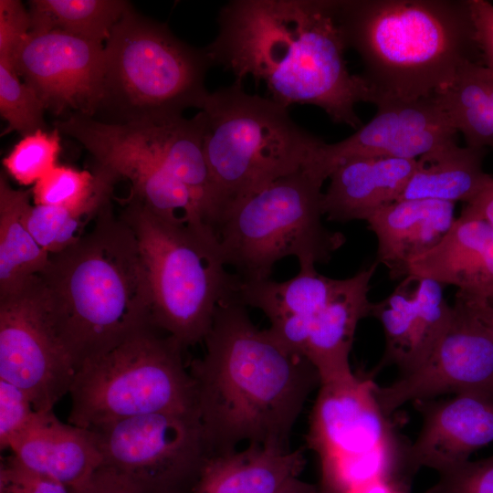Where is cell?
I'll return each instance as SVG.
<instances>
[{"label":"cell","mask_w":493,"mask_h":493,"mask_svg":"<svg viewBox=\"0 0 493 493\" xmlns=\"http://www.w3.org/2000/svg\"><path fill=\"white\" fill-rule=\"evenodd\" d=\"M102 467L123 477L142 493H183L194 488L209 458L197 414L156 413L88 429Z\"/></svg>","instance_id":"obj_11"},{"label":"cell","mask_w":493,"mask_h":493,"mask_svg":"<svg viewBox=\"0 0 493 493\" xmlns=\"http://www.w3.org/2000/svg\"><path fill=\"white\" fill-rule=\"evenodd\" d=\"M121 217L137 240L153 325L184 348L204 341L219 304L237 293L215 234L165 220L128 198Z\"/></svg>","instance_id":"obj_5"},{"label":"cell","mask_w":493,"mask_h":493,"mask_svg":"<svg viewBox=\"0 0 493 493\" xmlns=\"http://www.w3.org/2000/svg\"><path fill=\"white\" fill-rule=\"evenodd\" d=\"M424 493H493V456L467 460L439 473L437 481Z\"/></svg>","instance_id":"obj_33"},{"label":"cell","mask_w":493,"mask_h":493,"mask_svg":"<svg viewBox=\"0 0 493 493\" xmlns=\"http://www.w3.org/2000/svg\"><path fill=\"white\" fill-rule=\"evenodd\" d=\"M488 71L481 62H468L452 84L436 95L466 145L493 149V101L488 90Z\"/></svg>","instance_id":"obj_28"},{"label":"cell","mask_w":493,"mask_h":493,"mask_svg":"<svg viewBox=\"0 0 493 493\" xmlns=\"http://www.w3.org/2000/svg\"><path fill=\"white\" fill-rule=\"evenodd\" d=\"M100 121L131 123L201 110L209 93L205 48L178 39L164 24L130 8L114 26L104 47Z\"/></svg>","instance_id":"obj_7"},{"label":"cell","mask_w":493,"mask_h":493,"mask_svg":"<svg viewBox=\"0 0 493 493\" xmlns=\"http://www.w3.org/2000/svg\"><path fill=\"white\" fill-rule=\"evenodd\" d=\"M28 6L29 32L56 30L99 44L131 8L123 0H32Z\"/></svg>","instance_id":"obj_27"},{"label":"cell","mask_w":493,"mask_h":493,"mask_svg":"<svg viewBox=\"0 0 493 493\" xmlns=\"http://www.w3.org/2000/svg\"><path fill=\"white\" fill-rule=\"evenodd\" d=\"M338 283L339 279L318 273L315 267H299V273L286 281H239L237 296L246 307L260 309L269 321L295 315L311 322L329 302Z\"/></svg>","instance_id":"obj_26"},{"label":"cell","mask_w":493,"mask_h":493,"mask_svg":"<svg viewBox=\"0 0 493 493\" xmlns=\"http://www.w3.org/2000/svg\"><path fill=\"white\" fill-rule=\"evenodd\" d=\"M184 349L173 337L152 326L86 362L68 393V423L91 429L150 414H197Z\"/></svg>","instance_id":"obj_9"},{"label":"cell","mask_w":493,"mask_h":493,"mask_svg":"<svg viewBox=\"0 0 493 493\" xmlns=\"http://www.w3.org/2000/svg\"><path fill=\"white\" fill-rule=\"evenodd\" d=\"M24 467L78 489L102 467V456L90 432L59 421L53 410L37 411L10 444Z\"/></svg>","instance_id":"obj_18"},{"label":"cell","mask_w":493,"mask_h":493,"mask_svg":"<svg viewBox=\"0 0 493 493\" xmlns=\"http://www.w3.org/2000/svg\"><path fill=\"white\" fill-rule=\"evenodd\" d=\"M333 9L376 107L436 95L462 66L482 63L469 0H333Z\"/></svg>","instance_id":"obj_3"},{"label":"cell","mask_w":493,"mask_h":493,"mask_svg":"<svg viewBox=\"0 0 493 493\" xmlns=\"http://www.w3.org/2000/svg\"><path fill=\"white\" fill-rule=\"evenodd\" d=\"M38 278L77 371L154 326L137 240L110 202L77 243L50 255Z\"/></svg>","instance_id":"obj_4"},{"label":"cell","mask_w":493,"mask_h":493,"mask_svg":"<svg viewBox=\"0 0 493 493\" xmlns=\"http://www.w3.org/2000/svg\"><path fill=\"white\" fill-rule=\"evenodd\" d=\"M14 68L46 110L96 115L103 93L102 44L56 30L29 32Z\"/></svg>","instance_id":"obj_14"},{"label":"cell","mask_w":493,"mask_h":493,"mask_svg":"<svg viewBox=\"0 0 493 493\" xmlns=\"http://www.w3.org/2000/svg\"><path fill=\"white\" fill-rule=\"evenodd\" d=\"M456 297L459 298L468 307L472 313L486 327L493 339V303L482 298L466 297L457 292L456 293Z\"/></svg>","instance_id":"obj_40"},{"label":"cell","mask_w":493,"mask_h":493,"mask_svg":"<svg viewBox=\"0 0 493 493\" xmlns=\"http://www.w3.org/2000/svg\"><path fill=\"white\" fill-rule=\"evenodd\" d=\"M217 23V36L205 48L236 81L252 77L287 108L309 104L336 123L363 125L355 106L372 103V95L347 68L333 0H233Z\"/></svg>","instance_id":"obj_2"},{"label":"cell","mask_w":493,"mask_h":493,"mask_svg":"<svg viewBox=\"0 0 493 493\" xmlns=\"http://www.w3.org/2000/svg\"><path fill=\"white\" fill-rule=\"evenodd\" d=\"M320 493H323L321 490H320Z\"/></svg>","instance_id":"obj_43"},{"label":"cell","mask_w":493,"mask_h":493,"mask_svg":"<svg viewBox=\"0 0 493 493\" xmlns=\"http://www.w3.org/2000/svg\"><path fill=\"white\" fill-rule=\"evenodd\" d=\"M280 493H320V487L301 480H292Z\"/></svg>","instance_id":"obj_41"},{"label":"cell","mask_w":493,"mask_h":493,"mask_svg":"<svg viewBox=\"0 0 493 493\" xmlns=\"http://www.w3.org/2000/svg\"><path fill=\"white\" fill-rule=\"evenodd\" d=\"M77 369L55 327L37 276L0 296V379L24 390L36 410H53Z\"/></svg>","instance_id":"obj_12"},{"label":"cell","mask_w":493,"mask_h":493,"mask_svg":"<svg viewBox=\"0 0 493 493\" xmlns=\"http://www.w3.org/2000/svg\"><path fill=\"white\" fill-rule=\"evenodd\" d=\"M37 413L27 393L0 379V446L9 448L12 441L31 423Z\"/></svg>","instance_id":"obj_34"},{"label":"cell","mask_w":493,"mask_h":493,"mask_svg":"<svg viewBox=\"0 0 493 493\" xmlns=\"http://www.w3.org/2000/svg\"><path fill=\"white\" fill-rule=\"evenodd\" d=\"M28 192L11 187L0 174V296L12 292L42 273L49 261L47 253L26 228L23 213Z\"/></svg>","instance_id":"obj_25"},{"label":"cell","mask_w":493,"mask_h":493,"mask_svg":"<svg viewBox=\"0 0 493 493\" xmlns=\"http://www.w3.org/2000/svg\"><path fill=\"white\" fill-rule=\"evenodd\" d=\"M30 30L28 10L21 1H0V60L14 68L16 57Z\"/></svg>","instance_id":"obj_36"},{"label":"cell","mask_w":493,"mask_h":493,"mask_svg":"<svg viewBox=\"0 0 493 493\" xmlns=\"http://www.w3.org/2000/svg\"><path fill=\"white\" fill-rule=\"evenodd\" d=\"M453 314L443 286L407 275L383 299L373 302L372 317L382 324L384 352L379 367L395 365L401 374L421 365L447 330Z\"/></svg>","instance_id":"obj_16"},{"label":"cell","mask_w":493,"mask_h":493,"mask_svg":"<svg viewBox=\"0 0 493 493\" xmlns=\"http://www.w3.org/2000/svg\"><path fill=\"white\" fill-rule=\"evenodd\" d=\"M407 275L454 286L467 297L493 291V226L460 215L431 250L411 262Z\"/></svg>","instance_id":"obj_21"},{"label":"cell","mask_w":493,"mask_h":493,"mask_svg":"<svg viewBox=\"0 0 493 493\" xmlns=\"http://www.w3.org/2000/svg\"><path fill=\"white\" fill-rule=\"evenodd\" d=\"M45 107L35 90L20 80L16 69L0 60V112L7 131L26 136L46 130Z\"/></svg>","instance_id":"obj_32"},{"label":"cell","mask_w":493,"mask_h":493,"mask_svg":"<svg viewBox=\"0 0 493 493\" xmlns=\"http://www.w3.org/2000/svg\"><path fill=\"white\" fill-rule=\"evenodd\" d=\"M326 180L306 163L223 213L215 236L241 282L270 278L275 264L287 257H296L299 267L327 263L344 245L346 236L322 222Z\"/></svg>","instance_id":"obj_6"},{"label":"cell","mask_w":493,"mask_h":493,"mask_svg":"<svg viewBox=\"0 0 493 493\" xmlns=\"http://www.w3.org/2000/svg\"><path fill=\"white\" fill-rule=\"evenodd\" d=\"M455 205L433 199L397 200L366 221L377 240L376 262L387 268L391 279L405 278L411 262L441 241L456 218Z\"/></svg>","instance_id":"obj_20"},{"label":"cell","mask_w":493,"mask_h":493,"mask_svg":"<svg viewBox=\"0 0 493 493\" xmlns=\"http://www.w3.org/2000/svg\"><path fill=\"white\" fill-rule=\"evenodd\" d=\"M200 110L221 216L235 202L304 166L322 141L299 127L287 107L246 92L238 81L209 92Z\"/></svg>","instance_id":"obj_8"},{"label":"cell","mask_w":493,"mask_h":493,"mask_svg":"<svg viewBox=\"0 0 493 493\" xmlns=\"http://www.w3.org/2000/svg\"><path fill=\"white\" fill-rule=\"evenodd\" d=\"M481 60L493 74V3L469 0Z\"/></svg>","instance_id":"obj_37"},{"label":"cell","mask_w":493,"mask_h":493,"mask_svg":"<svg viewBox=\"0 0 493 493\" xmlns=\"http://www.w3.org/2000/svg\"><path fill=\"white\" fill-rule=\"evenodd\" d=\"M477 298H482V299H485L486 300L493 303V291L491 293H489L488 295H486L484 297H477Z\"/></svg>","instance_id":"obj_42"},{"label":"cell","mask_w":493,"mask_h":493,"mask_svg":"<svg viewBox=\"0 0 493 493\" xmlns=\"http://www.w3.org/2000/svg\"><path fill=\"white\" fill-rule=\"evenodd\" d=\"M320 386L307 437L320 460V488L349 493L375 480L396 488V446L376 384L353 373Z\"/></svg>","instance_id":"obj_10"},{"label":"cell","mask_w":493,"mask_h":493,"mask_svg":"<svg viewBox=\"0 0 493 493\" xmlns=\"http://www.w3.org/2000/svg\"><path fill=\"white\" fill-rule=\"evenodd\" d=\"M115 182L108 174L57 165L34 184V205L62 207L88 216H96L110 202Z\"/></svg>","instance_id":"obj_29"},{"label":"cell","mask_w":493,"mask_h":493,"mask_svg":"<svg viewBox=\"0 0 493 493\" xmlns=\"http://www.w3.org/2000/svg\"><path fill=\"white\" fill-rule=\"evenodd\" d=\"M486 150L459 146L454 142L423 154L416 159L414 173L398 200L470 203L493 177L484 170Z\"/></svg>","instance_id":"obj_24"},{"label":"cell","mask_w":493,"mask_h":493,"mask_svg":"<svg viewBox=\"0 0 493 493\" xmlns=\"http://www.w3.org/2000/svg\"><path fill=\"white\" fill-rule=\"evenodd\" d=\"M61 150L58 129L24 136L3 159L5 173L22 185L37 184L55 166Z\"/></svg>","instance_id":"obj_31"},{"label":"cell","mask_w":493,"mask_h":493,"mask_svg":"<svg viewBox=\"0 0 493 493\" xmlns=\"http://www.w3.org/2000/svg\"><path fill=\"white\" fill-rule=\"evenodd\" d=\"M204 341L188 371L209 457L244 442L290 451L292 428L320 385L314 366L258 329L237 294L219 304Z\"/></svg>","instance_id":"obj_1"},{"label":"cell","mask_w":493,"mask_h":493,"mask_svg":"<svg viewBox=\"0 0 493 493\" xmlns=\"http://www.w3.org/2000/svg\"><path fill=\"white\" fill-rule=\"evenodd\" d=\"M74 491L75 489L55 479L24 467L12 455L1 461L0 493H74Z\"/></svg>","instance_id":"obj_35"},{"label":"cell","mask_w":493,"mask_h":493,"mask_svg":"<svg viewBox=\"0 0 493 493\" xmlns=\"http://www.w3.org/2000/svg\"><path fill=\"white\" fill-rule=\"evenodd\" d=\"M424 408L421 431L404 456L407 476L422 467L439 474L493 442V391L454 394Z\"/></svg>","instance_id":"obj_17"},{"label":"cell","mask_w":493,"mask_h":493,"mask_svg":"<svg viewBox=\"0 0 493 493\" xmlns=\"http://www.w3.org/2000/svg\"><path fill=\"white\" fill-rule=\"evenodd\" d=\"M377 266L375 261L339 279L332 297L311 320L304 355L316 369L320 384L353 375L350 353L358 323L372 317L373 302L368 295Z\"/></svg>","instance_id":"obj_19"},{"label":"cell","mask_w":493,"mask_h":493,"mask_svg":"<svg viewBox=\"0 0 493 493\" xmlns=\"http://www.w3.org/2000/svg\"><path fill=\"white\" fill-rule=\"evenodd\" d=\"M305 465L301 449L281 452L250 444L209 457L192 493H280Z\"/></svg>","instance_id":"obj_23"},{"label":"cell","mask_w":493,"mask_h":493,"mask_svg":"<svg viewBox=\"0 0 493 493\" xmlns=\"http://www.w3.org/2000/svg\"><path fill=\"white\" fill-rule=\"evenodd\" d=\"M376 108L373 118L351 136L333 143L321 141L309 163L329 179L334 167L349 158L417 159L456 142L458 132L437 95Z\"/></svg>","instance_id":"obj_15"},{"label":"cell","mask_w":493,"mask_h":493,"mask_svg":"<svg viewBox=\"0 0 493 493\" xmlns=\"http://www.w3.org/2000/svg\"><path fill=\"white\" fill-rule=\"evenodd\" d=\"M91 216L62 207L34 205L24 208V223L36 242L50 255L60 253L77 243L85 234L84 226Z\"/></svg>","instance_id":"obj_30"},{"label":"cell","mask_w":493,"mask_h":493,"mask_svg":"<svg viewBox=\"0 0 493 493\" xmlns=\"http://www.w3.org/2000/svg\"><path fill=\"white\" fill-rule=\"evenodd\" d=\"M416 159L353 157L330 173L322 207L329 221H367L376 211L397 201L410 180Z\"/></svg>","instance_id":"obj_22"},{"label":"cell","mask_w":493,"mask_h":493,"mask_svg":"<svg viewBox=\"0 0 493 493\" xmlns=\"http://www.w3.org/2000/svg\"><path fill=\"white\" fill-rule=\"evenodd\" d=\"M74 493H142L131 482L115 472L100 467L83 487Z\"/></svg>","instance_id":"obj_38"},{"label":"cell","mask_w":493,"mask_h":493,"mask_svg":"<svg viewBox=\"0 0 493 493\" xmlns=\"http://www.w3.org/2000/svg\"><path fill=\"white\" fill-rule=\"evenodd\" d=\"M460 215L480 218L493 226V177L480 194L466 204Z\"/></svg>","instance_id":"obj_39"},{"label":"cell","mask_w":493,"mask_h":493,"mask_svg":"<svg viewBox=\"0 0 493 493\" xmlns=\"http://www.w3.org/2000/svg\"><path fill=\"white\" fill-rule=\"evenodd\" d=\"M474 391H493V339L456 297L450 324L428 358L391 384L376 385L375 395L390 415L413 401Z\"/></svg>","instance_id":"obj_13"}]
</instances>
